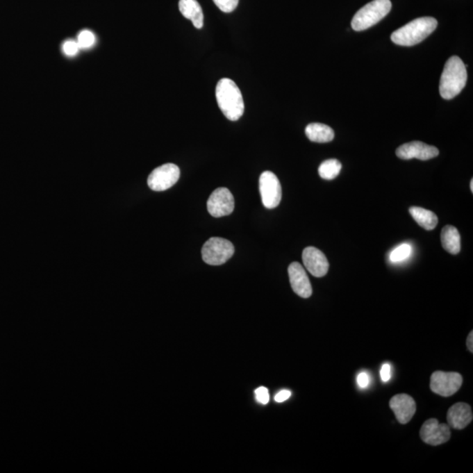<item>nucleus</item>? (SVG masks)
Instances as JSON below:
<instances>
[{"label":"nucleus","mask_w":473,"mask_h":473,"mask_svg":"<svg viewBox=\"0 0 473 473\" xmlns=\"http://www.w3.org/2000/svg\"><path fill=\"white\" fill-rule=\"evenodd\" d=\"M216 99L221 112L231 122H237L244 112L242 94L233 80L222 78L216 87Z\"/></svg>","instance_id":"f257e3e1"},{"label":"nucleus","mask_w":473,"mask_h":473,"mask_svg":"<svg viewBox=\"0 0 473 473\" xmlns=\"http://www.w3.org/2000/svg\"><path fill=\"white\" fill-rule=\"evenodd\" d=\"M466 67L458 56H452L446 62L439 86L442 99H452L465 88L467 82Z\"/></svg>","instance_id":"f03ea898"},{"label":"nucleus","mask_w":473,"mask_h":473,"mask_svg":"<svg viewBox=\"0 0 473 473\" xmlns=\"http://www.w3.org/2000/svg\"><path fill=\"white\" fill-rule=\"evenodd\" d=\"M438 21L432 17H422L408 23L392 33L391 40L395 44L411 47L424 41L437 28Z\"/></svg>","instance_id":"7ed1b4c3"},{"label":"nucleus","mask_w":473,"mask_h":473,"mask_svg":"<svg viewBox=\"0 0 473 473\" xmlns=\"http://www.w3.org/2000/svg\"><path fill=\"white\" fill-rule=\"evenodd\" d=\"M390 0H374L358 10L351 21V28L354 31H364L376 25L391 11Z\"/></svg>","instance_id":"20e7f679"},{"label":"nucleus","mask_w":473,"mask_h":473,"mask_svg":"<svg viewBox=\"0 0 473 473\" xmlns=\"http://www.w3.org/2000/svg\"><path fill=\"white\" fill-rule=\"evenodd\" d=\"M234 247L229 240L222 238H211L202 248L204 263L210 266H220L229 260L234 254Z\"/></svg>","instance_id":"39448f33"},{"label":"nucleus","mask_w":473,"mask_h":473,"mask_svg":"<svg viewBox=\"0 0 473 473\" xmlns=\"http://www.w3.org/2000/svg\"><path fill=\"white\" fill-rule=\"evenodd\" d=\"M463 384V377L458 372H435L431 378V389L442 397L455 395Z\"/></svg>","instance_id":"423d86ee"},{"label":"nucleus","mask_w":473,"mask_h":473,"mask_svg":"<svg viewBox=\"0 0 473 473\" xmlns=\"http://www.w3.org/2000/svg\"><path fill=\"white\" fill-rule=\"evenodd\" d=\"M180 179V169L173 163L158 167L150 174L147 184L151 190L164 191L170 189Z\"/></svg>","instance_id":"0eeeda50"},{"label":"nucleus","mask_w":473,"mask_h":473,"mask_svg":"<svg viewBox=\"0 0 473 473\" xmlns=\"http://www.w3.org/2000/svg\"><path fill=\"white\" fill-rule=\"evenodd\" d=\"M260 192L263 204L267 209H274L281 200V186L279 179L270 171H265L260 177Z\"/></svg>","instance_id":"6e6552de"},{"label":"nucleus","mask_w":473,"mask_h":473,"mask_svg":"<svg viewBox=\"0 0 473 473\" xmlns=\"http://www.w3.org/2000/svg\"><path fill=\"white\" fill-rule=\"evenodd\" d=\"M235 201L233 194L226 188H219L210 194L207 209L211 216L221 217L233 213Z\"/></svg>","instance_id":"1a4fd4ad"},{"label":"nucleus","mask_w":473,"mask_h":473,"mask_svg":"<svg viewBox=\"0 0 473 473\" xmlns=\"http://www.w3.org/2000/svg\"><path fill=\"white\" fill-rule=\"evenodd\" d=\"M449 426L439 424L437 419H429L422 426L420 437L422 440L429 445L438 446L445 444L451 438Z\"/></svg>","instance_id":"9d476101"},{"label":"nucleus","mask_w":473,"mask_h":473,"mask_svg":"<svg viewBox=\"0 0 473 473\" xmlns=\"http://www.w3.org/2000/svg\"><path fill=\"white\" fill-rule=\"evenodd\" d=\"M439 150L437 147L429 146L421 142H412L404 144L397 150V156L401 160L418 159L428 160L437 157Z\"/></svg>","instance_id":"9b49d317"},{"label":"nucleus","mask_w":473,"mask_h":473,"mask_svg":"<svg viewBox=\"0 0 473 473\" xmlns=\"http://www.w3.org/2000/svg\"><path fill=\"white\" fill-rule=\"evenodd\" d=\"M303 261L305 267L315 277L320 278L326 275L329 270L328 260L323 251L317 248L310 247L305 248L303 253Z\"/></svg>","instance_id":"f8f14e48"},{"label":"nucleus","mask_w":473,"mask_h":473,"mask_svg":"<svg viewBox=\"0 0 473 473\" xmlns=\"http://www.w3.org/2000/svg\"><path fill=\"white\" fill-rule=\"evenodd\" d=\"M288 275L292 290L303 298H308L312 294V287L306 272L300 263H293L288 267Z\"/></svg>","instance_id":"ddd939ff"},{"label":"nucleus","mask_w":473,"mask_h":473,"mask_svg":"<svg viewBox=\"0 0 473 473\" xmlns=\"http://www.w3.org/2000/svg\"><path fill=\"white\" fill-rule=\"evenodd\" d=\"M389 405L401 424L410 422L417 411V404L414 399L406 394L395 395L391 399Z\"/></svg>","instance_id":"4468645a"},{"label":"nucleus","mask_w":473,"mask_h":473,"mask_svg":"<svg viewBox=\"0 0 473 473\" xmlns=\"http://www.w3.org/2000/svg\"><path fill=\"white\" fill-rule=\"evenodd\" d=\"M473 415L471 406L458 402L449 409L447 422L449 427L463 429L471 424Z\"/></svg>","instance_id":"2eb2a0df"},{"label":"nucleus","mask_w":473,"mask_h":473,"mask_svg":"<svg viewBox=\"0 0 473 473\" xmlns=\"http://www.w3.org/2000/svg\"><path fill=\"white\" fill-rule=\"evenodd\" d=\"M179 10L186 19L192 22L194 28H203L204 13L197 0H180Z\"/></svg>","instance_id":"dca6fc26"},{"label":"nucleus","mask_w":473,"mask_h":473,"mask_svg":"<svg viewBox=\"0 0 473 473\" xmlns=\"http://www.w3.org/2000/svg\"><path fill=\"white\" fill-rule=\"evenodd\" d=\"M305 133L312 142L327 143L333 140L335 133L331 127L321 123H311L307 126Z\"/></svg>","instance_id":"f3484780"},{"label":"nucleus","mask_w":473,"mask_h":473,"mask_svg":"<svg viewBox=\"0 0 473 473\" xmlns=\"http://www.w3.org/2000/svg\"><path fill=\"white\" fill-rule=\"evenodd\" d=\"M441 242L446 251L458 254L461 250V237L457 228L446 226L441 233Z\"/></svg>","instance_id":"a211bd4d"},{"label":"nucleus","mask_w":473,"mask_h":473,"mask_svg":"<svg viewBox=\"0 0 473 473\" xmlns=\"http://www.w3.org/2000/svg\"><path fill=\"white\" fill-rule=\"evenodd\" d=\"M409 213L415 222L425 230L432 231L438 226V216L431 210L421 207H411Z\"/></svg>","instance_id":"6ab92c4d"},{"label":"nucleus","mask_w":473,"mask_h":473,"mask_svg":"<svg viewBox=\"0 0 473 473\" xmlns=\"http://www.w3.org/2000/svg\"><path fill=\"white\" fill-rule=\"evenodd\" d=\"M342 169V164L340 160L331 159L325 160L321 164L318 173L324 180H333L340 174Z\"/></svg>","instance_id":"aec40b11"},{"label":"nucleus","mask_w":473,"mask_h":473,"mask_svg":"<svg viewBox=\"0 0 473 473\" xmlns=\"http://www.w3.org/2000/svg\"><path fill=\"white\" fill-rule=\"evenodd\" d=\"M76 42L78 43L80 49L92 48L96 42L95 35L92 32L89 31V30H83L77 36Z\"/></svg>","instance_id":"412c9836"},{"label":"nucleus","mask_w":473,"mask_h":473,"mask_svg":"<svg viewBox=\"0 0 473 473\" xmlns=\"http://www.w3.org/2000/svg\"><path fill=\"white\" fill-rule=\"evenodd\" d=\"M412 251L411 246L408 244H401V246L395 248L390 254V260L392 263H400V261L408 259Z\"/></svg>","instance_id":"4be33fe9"},{"label":"nucleus","mask_w":473,"mask_h":473,"mask_svg":"<svg viewBox=\"0 0 473 473\" xmlns=\"http://www.w3.org/2000/svg\"><path fill=\"white\" fill-rule=\"evenodd\" d=\"M213 2L221 11L229 13L237 8L240 0H213Z\"/></svg>","instance_id":"5701e85b"},{"label":"nucleus","mask_w":473,"mask_h":473,"mask_svg":"<svg viewBox=\"0 0 473 473\" xmlns=\"http://www.w3.org/2000/svg\"><path fill=\"white\" fill-rule=\"evenodd\" d=\"M80 50L78 43L75 41H67L63 44V51L67 56L72 57L77 55Z\"/></svg>","instance_id":"b1692460"},{"label":"nucleus","mask_w":473,"mask_h":473,"mask_svg":"<svg viewBox=\"0 0 473 473\" xmlns=\"http://www.w3.org/2000/svg\"><path fill=\"white\" fill-rule=\"evenodd\" d=\"M255 395H256V400L260 404L266 405L269 402V392L267 388L260 387L255 390Z\"/></svg>","instance_id":"393cba45"},{"label":"nucleus","mask_w":473,"mask_h":473,"mask_svg":"<svg viewBox=\"0 0 473 473\" xmlns=\"http://www.w3.org/2000/svg\"><path fill=\"white\" fill-rule=\"evenodd\" d=\"M357 383L361 388H365L368 387L369 383H370V379H369L367 372H362L358 375Z\"/></svg>","instance_id":"a878e982"},{"label":"nucleus","mask_w":473,"mask_h":473,"mask_svg":"<svg viewBox=\"0 0 473 473\" xmlns=\"http://www.w3.org/2000/svg\"><path fill=\"white\" fill-rule=\"evenodd\" d=\"M381 377L382 381L388 382L391 379V365L385 363L382 365L381 370Z\"/></svg>","instance_id":"bb28decb"},{"label":"nucleus","mask_w":473,"mask_h":473,"mask_svg":"<svg viewBox=\"0 0 473 473\" xmlns=\"http://www.w3.org/2000/svg\"><path fill=\"white\" fill-rule=\"evenodd\" d=\"M291 397V392L288 390H283L279 392L276 395H275L274 400L276 402H283L285 401H287L288 398Z\"/></svg>","instance_id":"cd10ccee"},{"label":"nucleus","mask_w":473,"mask_h":473,"mask_svg":"<svg viewBox=\"0 0 473 473\" xmlns=\"http://www.w3.org/2000/svg\"><path fill=\"white\" fill-rule=\"evenodd\" d=\"M467 348L470 351L473 352V331L469 334L467 338Z\"/></svg>","instance_id":"c85d7f7f"},{"label":"nucleus","mask_w":473,"mask_h":473,"mask_svg":"<svg viewBox=\"0 0 473 473\" xmlns=\"http://www.w3.org/2000/svg\"><path fill=\"white\" fill-rule=\"evenodd\" d=\"M471 191L473 192V179L471 181Z\"/></svg>","instance_id":"c756f323"}]
</instances>
